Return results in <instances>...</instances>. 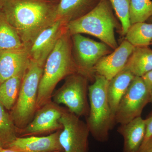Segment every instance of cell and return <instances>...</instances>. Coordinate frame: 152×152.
<instances>
[{"label":"cell","instance_id":"1","mask_svg":"<svg viewBox=\"0 0 152 152\" xmlns=\"http://www.w3.org/2000/svg\"><path fill=\"white\" fill-rule=\"evenodd\" d=\"M59 0H2L0 12L22 42H33L56 20Z\"/></svg>","mask_w":152,"mask_h":152},{"label":"cell","instance_id":"2","mask_svg":"<svg viewBox=\"0 0 152 152\" xmlns=\"http://www.w3.org/2000/svg\"><path fill=\"white\" fill-rule=\"evenodd\" d=\"M77 73H81L71 58L67 37L60 36L46 61L38 90L37 110L51 101L54 90L60 81Z\"/></svg>","mask_w":152,"mask_h":152},{"label":"cell","instance_id":"3","mask_svg":"<svg viewBox=\"0 0 152 152\" xmlns=\"http://www.w3.org/2000/svg\"><path fill=\"white\" fill-rule=\"evenodd\" d=\"M113 9L109 0H100L91 10L69 22L68 31L72 35L86 34L94 36L115 50L118 47L115 35L117 21Z\"/></svg>","mask_w":152,"mask_h":152},{"label":"cell","instance_id":"4","mask_svg":"<svg viewBox=\"0 0 152 152\" xmlns=\"http://www.w3.org/2000/svg\"><path fill=\"white\" fill-rule=\"evenodd\" d=\"M108 83L104 77L96 75L94 82L88 87L90 110L86 124L90 134L100 142L108 140L110 131L115 123L107 96Z\"/></svg>","mask_w":152,"mask_h":152},{"label":"cell","instance_id":"5","mask_svg":"<svg viewBox=\"0 0 152 152\" xmlns=\"http://www.w3.org/2000/svg\"><path fill=\"white\" fill-rule=\"evenodd\" d=\"M43 69V66L31 59L11 114L18 130L24 128L33 119L37 110L38 90Z\"/></svg>","mask_w":152,"mask_h":152},{"label":"cell","instance_id":"6","mask_svg":"<svg viewBox=\"0 0 152 152\" xmlns=\"http://www.w3.org/2000/svg\"><path fill=\"white\" fill-rule=\"evenodd\" d=\"M88 78L80 73L68 76L62 86L53 94V102L58 105H64L69 111L79 117H87L90 110Z\"/></svg>","mask_w":152,"mask_h":152},{"label":"cell","instance_id":"7","mask_svg":"<svg viewBox=\"0 0 152 152\" xmlns=\"http://www.w3.org/2000/svg\"><path fill=\"white\" fill-rule=\"evenodd\" d=\"M150 97L142 78L135 77L123 96L115 114V122L124 124L141 116Z\"/></svg>","mask_w":152,"mask_h":152},{"label":"cell","instance_id":"8","mask_svg":"<svg viewBox=\"0 0 152 152\" xmlns=\"http://www.w3.org/2000/svg\"><path fill=\"white\" fill-rule=\"evenodd\" d=\"M66 110L60 119L59 140L63 152H88L90 131L86 123Z\"/></svg>","mask_w":152,"mask_h":152},{"label":"cell","instance_id":"9","mask_svg":"<svg viewBox=\"0 0 152 152\" xmlns=\"http://www.w3.org/2000/svg\"><path fill=\"white\" fill-rule=\"evenodd\" d=\"M65 110L53 102L47 103L38 109L33 119L24 128L18 130V137L51 134L61 129L60 119Z\"/></svg>","mask_w":152,"mask_h":152},{"label":"cell","instance_id":"10","mask_svg":"<svg viewBox=\"0 0 152 152\" xmlns=\"http://www.w3.org/2000/svg\"><path fill=\"white\" fill-rule=\"evenodd\" d=\"M73 40L77 65L80 72L88 77H91L96 64L110 51V47L103 42H96L81 34L73 35Z\"/></svg>","mask_w":152,"mask_h":152},{"label":"cell","instance_id":"11","mask_svg":"<svg viewBox=\"0 0 152 152\" xmlns=\"http://www.w3.org/2000/svg\"><path fill=\"white\" fill-rule=\"evenodd\" d=\"M135 47L123 41L113 53L102 58L94 68V73L110 81L124 69Z\"/></svg>","mask_w":152,"mask_h":152},{"label":"cell","instance_id":"12","mask_svg":"<svg viewBox=\"0 0 152 152\" xmlns=\"http://www.w3.org/2000/svg\"><path fill=\"white\" fill-rule=\"evenodd\" d=\"M24 48L0 50V84L12 77L25 73L31 60Z\"/></svg>","mask_w":152,"mask_h":152},{"label":"cell","instance_id":"13","mask_svg":"<svg viewBox=\"0 0 152 152\" xmlns=\"http://www.w3.org/2000/svg\"><path fill=\"white\" fill-rule=\"evenodd\" d=\"M60 130L46 136L18 137L8 148L21 152H63L59 140Z\"/></svg>","mask_w":152,"mask_h":152},{"label":"cell","instance_id":"14","mask_svg":"<svg viewBox=\"0 0 152 152\" xmlns=\"http://www.w3.org/2000/svg\"><path fill=\"white\" fill-rule=\"evenodd\" d=\"M62 22L56 20L37 37L30 50L31 60L43 66L59 37V33Z\"/></svg>","mask_w":152,"mask_h":152},{"label":"cell","instance_id":"15","mask_svg":"<svg viewBox=\"0 0 152 152\" xmlns=\"http://www.w3.org/2000/svg\"><path fill=\"white\" fill-rule=\"evenodd\" d=\"M117 131L124 139L123 152H137L145 135V119L141 116L138 117L127 124L120 125Z\"/></svg>","mask_w":152,"mask_h":152},{"label":"cell","instance_id":"16","mask_svg":"<svg viewBox=\"0 0 152 152\" xmlns=\"http://www.w3.org/2000/svg\"><path fill=\"white\" fill-rule=\"evenodd\" d=\"M99 1L100 0H59L56 8V20H60L64 21L79 16L80 15L82 16L94 9Z\"/></svg>","mask_w":152,"mask_h":152},{"label":"cell","instance_id":"17","mask_svg":"<svg viewBox=\"0 0 152 152\" xmlns=\"http://www.w3.org/2000/svg\"><path fill=\"white\" fill-rule=\"evenodd\" d=\"M134 77L130 72L123 70L109 81L107 96L115 118L120 102Z\"/></svg>","mask_w":152,"mask_h":152},{"label":"cell","instance_id":"18","mask_svg":"<svg viewBox=\"0 0 152 152\" xmlns=\"http://www.w3.org/2000/svg\"><path fill=\"white\" fill-rule=\"evenodd\" d=\"M135 77H142L152 70V50L148 46L135 47L124 69Z\"/></svg>","mask_w":152,"mask_h":152},{"label":"cell","instance_id":"19","mask_svg":"<svg viewBox=\"0 0 152 152\" xmlns=\"http://www.w3.org/2000/svg\"><path fill=\"white\" fill-rule=\"evenodd\" d=\"M24 75L13 76L0 84V103L6 110H12L15 104Z\"/></svg>","mask_w":152,"mask_h":152},{"label":"cell","instance_id":"20","mask_svg":"<svg viewBox=\"0 0 152 152\" xmlns=\"http://www.w3.org/2000/svg\"><path fill=\"white\" fill-rule=\"evenodd\" d=\"M125 36L126 40L134 47L149 46L152 42V23L133 24Z\"/></svg>","mask_w":152,"mask_h":152},{"label":"cell","instance_id":"21","mask_svg":"<svg viewBox=\"0 0 152 152\" xmlns=\"http://www.w3.org/2000/svg\"><path fill=\"white\" fill-rule=\"evenodd\" d=\"M18 129L11 115L0 103V146L8 148L18 137Z\"/></svg>","mask_w":152,"mask_h":152},{"label":"cell","instance_id":"22","mask_svg":"<svg viewBox=\"0 0 152 152\" xmlns=\"http://www.w3.org/2000/svg\"><path fill=\"white\" fill-rule=\"evenodd\" d=\"M20 36L0 12V50L23 48Z\"/></svg>","mask_w":152,"mask_h":152},{"label":"cell","instance_id":"23","mask_svg":"<svg viewBox=\"0 0 152 152\" xmlns=\"http://www.w3.org/2000/svg\"><path fill=\"white\" fill-rule=\"evenodd\" d=\"M152 16L151 0H130L131 25L139 22H145Z\"/></svg>","mask_w":152,"mask_h":152},{"label":"cell","instance_id":"24","mask_svg":"<svg viewBox=\"0 0 152 152\" xmlns=\"http://www.w3.org/2000/svg\"><path fill=\"white\" fill-rule=\"evenodd\" d=\"M121 24V34L125 35L130 27V0H109Z\"/></svg>","mask_w":152,"mask_h":152},{"label":"cell","instance_id":"25","mask_svg":"<svg viewBox=\"0 0 152 152\" xmlns=\"http://www.w3.org/2000/svg\"><path fill=\"white\" fill-rule=\"evenodd\" d=\"M148 92L150 103L152 104V70L142 77Z\"/></svg>","mask_w":152,"mask_h":152},{"label":"cell","instance_id":"26","mask_svg":"<svg viewBox=\"0 0 152 152\" xmlns=\"http://www.w3.org/2000/svg\"><path fill=\"white\" fill-rule=\"evenodd\" d=\"M145 119L146 133L143 142L145 141L152 136V111Z\"/></svg>","mask_w":152,"mask_h":152},{"label":"cell","instance_id":"27","mask_svg":"<svg viewBox=\"0 0 152 152\" xmlns=\"http://www.w3.org/2000/svg\"><path fill=\"white\" fill-rule=\"evenodd\" d=\"M137 152H152V136L143 142Z\"/></svg>","mask_w":152,"mask_h":152},{"label":"cell","instance_id":"28","mask_svg":"<svg viewBox=\"0 0 152 152\" xmlns=\"http://www.w3.org/2000/svg\"><path fill=\"white\" fill-rule=\"evenodd\" d=\"M1 152H21L17 150L10 148H3Z\"/></svg>","mask_w":152,"mask_h":152},{"label":"cell","instance_id":"29","mask_svg":"<svg viewBox=\"0 0 152 152\" xmlns=\"http://www.w3.org/2000/svg\"><path fill=\"white\" fill-rule=\"evenodd\" d=\"M147 21L150 23H152V16L151 17V18L147 20Z\"/></svg>","mask_w":152,"mask_h":152},{"label":"cell","instance_id":"30","mask_svg":"<svg viewBox=\"0 0 152 152\" xmlns=\"http://www.w3.org/2000/svg\"><path fill=\"white\" fill-rule=\"evenodd\" d=\"M2 0H0V10H1V6Z\"/></svg>","mask_w":152,"mask_h":152},{"label":"cell","instance_id":"31","mask_svg":"<svg viewBox=\"0 0 152 152\" xmlns=\"http://www.w3.org/2000/svg\"><path fill=\"white\" fill-rule=\"evenodd\" d=\"M3 148L2 147L0 146V152H1Z\"/></svg>","mask_w":152,"mask_h":152},{"label":"cell","instance_id":"32","mask_svg":"<svg viewBox=\"0 0 152 152\" xmlns=\"http://www.w3.org/2000/svg\"><path fill=\"white\" fill-rule=\"evenodd\" d=\"M60 152L59 151H55V152Z\"/></svg>","mask_w":152,"mask_h":152},{"label":"cell","instance_id":"33","mask_svg":"<svg viewBox=\"0 0 152 152\" xmlns=\"http://www.w3.org/2000/svg\"><path fill=\"white\" fill-rule=\"evenodd\" d=\"M151 45H152V42L151 43Z\"/></svg>","mask_w":152,"mask_h":152}]
</instances>
